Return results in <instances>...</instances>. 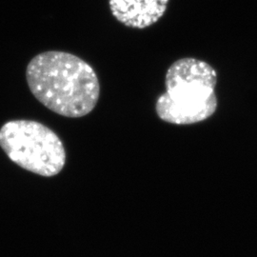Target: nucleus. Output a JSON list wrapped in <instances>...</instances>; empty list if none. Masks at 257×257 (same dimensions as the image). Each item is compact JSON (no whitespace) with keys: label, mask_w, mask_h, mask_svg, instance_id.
I'll use <instances>...</instances> for the list:
<instances>
[{"label":"nucleus","mask_w":257,"mask_h":257,"mask_svg":"<svg viewBox=\"0 0 257 257\" xmlns=\"http://www.w3.org/2000/svg\"><path fill=\"white\" fill-rule=\"evenodd\" d=\"M31 92L47 109L79 118L94 110L100 84L91 65L77 55L49 51L36 55L27 66Z\"/></svg>","instance_id":"obj_1"},{"label":"nucleus","mask_w":257,"mask_h":257,"mask_svg":"<svg viewBox=\"0 0 257 257\" xmlns=\"http://www.w3.org/2000/svg\"><path fill=\"white\" fill-rule=\"evenodd\" d=\"M217 73L197 58L175 61L166 73L164 93L156 102L157 116L175 125H192L209 119L217 110Z\"/></svg>","instance_id":"obj_2"},{"label":"nucleus","mask_w":257,"mask_h":257,"mask_svg":"<svg viewBox=\"0 0 257 257\" xmlns=\"http://www.w3.org/2000/svg\"><path fill=\"white\" fill-rule=\"evenodd\" d=\"M0 148L10 159L33 174L52 177L66 164V151L59 137L33 120H12L0 128Z\"/></svg>","instance_id":"obj_3"},{"label":"nucleus","mask_w":257,"mask_h":257,"mask_svg":"<svg viewBox=\"0 0 257 257\" xmlns=\"http://www.w3.org/2000/svg\"><path fill=\"white\" fill-rule=\"evenodd\" d=\"M170 0H109L113 18L124 26L146 29L165 15Z\"/></svg>","instance_id":"obj_4"}]
</instances>
